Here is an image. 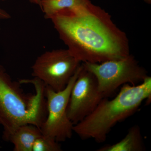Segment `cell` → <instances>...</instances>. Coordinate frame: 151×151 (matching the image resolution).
<instances>
[{
	"label": "cell",
	"instance_id": "30bf717a",
	"mask_svg": "<svg viewBox=\"0 0 151 151\" xmlns=\"http://www.w3.org/2000/svg\"><path fill=\"white\" fill-rule=\"evenodd\" d=\"M86 0H41L40 8L45 19H50L57 14L66 9L78 7Z\"/></svg>",
	"mask_w": 151,
	"mask_h": 151
},
{
	"label": "cell",
	"instance_id": "9c48e42d",
	"mask_svg": "<svg viewBox=\"0 0 151 151\" xmlns=\"http://www.w3.org/2000/svg\"><path fill=\"white\" fill-rule=\"evenodd\" d=\"M145 150L139 127L130 128L128 134L119 142L100 148L98 151H142Z\"/></svg>",
	"mask_w": 151,
	"mask_h": 151
},
{
	"label": "cell",
	"instance_id": "7c38bea8",
	"mask_svg": "<svg viewBox=\"0 0 151 151\" xmlns=\"http://www.w3.org/2000/svg\"><path fill=\"white\" fill-rule=\"evenodd\" d=\"M11 17V16L8 13L0 8V19H7Z\"/></svg>",
	"mask_w": 151,
	"mask_h": 151
},
{
	"label": "cell",
	"instance_id": "8992f818",
	"mask_svg": "<svg viewBox=\"0 0 151 151\" xmlns=\"http://www.w3.org/2000/svg\"><path fill=\"white\" fill-rule=\"evenodd\" d=\"M80 65L66 87L61 91L55 92L45 86L47 116L40 129L42 134L51 137L58 142H64L71 138L73 135L74 125L68 119L67 108L71 89L78 76Z\"/></svg>",
	"mask_w": 151,
	"mask_h": 151
},
{
	"label": "cell",
	"instance_id": "277c9868",
	"mask_svg": "<svg viewBox=\"0 0 151 151\" xmlns=\"http://www.w3.org/2000/svg\"><path fill=\"white\" fill-rule=\"evenodd\" d=\"M82 63L94 74L99 92L105 97L112 94L122 85L127 84L136 85L149 76L146 69L130 54L121 59L101 63Z\"/></svg>",
	"mask_w": 151,
	"mask_h": 151
},
{
	"label": "cell",
	"instance_id": "52a82bcc",
	"mask_svg": "<svg viewBox=\"0 0 151 151\" xmlns=\"http://www.w3.org/2000/svg\"><path fill=\"white\" fill-rule=\"evenodd\" d=\"M105 97L99 92L97 79L82 63L71 89L67 108L68 119L73 125L89 115Z\"/></svg>",
	"mask_w": 151,
	"mask_h": 151
},
{
	"label": "cell",
	"instance_id": "ba28073f",
	"mask_svg": "<svg viewBox=\"0 0 151 151\" xmlns=\"http://www.w3.org/2000/svg\"><path fill=\"white\" fill-rule=\"evenodd\" d=\"M42 134L38 127L32 124H24L17 128L7 141L14 145V151H32L35 142Z\"/></svg>",
	"mask_w": 151,
	"mask_h": 151
},
{
	"label": "cell",
	"instance_id": "8fae6325",
	"mask_svg": "<svg viewBox=\"0 0 151 151\" xmlns=\"http://www.w3.org/2000/svg\"><path fill=\"white\" fill-rule=\"evenodd\" d=\"M60 151L62 149L58 142L51 137L42 134L37 139L32 148V151Z\"/></svg>",
	"mask_w": 151,
	"mask_h": 151
},
{
	"label": "cell",
	"instance_id": "7a4b0ae2",
	"mask_svg": "<svg viewBox=\"0 0 151 151\" xmlns=\"http://www.w3.org/2000/svg\"><path fill=\"white\" fill-rule=\"evenodd\" d=\"M115 98H103L88 116L73 125V132L82 139L105 142L117 123L135 113L145 100L151 99V78L148 76L139 85L125 84Z\"/></svg>",
	"mask_w": 151,
	"mask_h": 151
},
{
	"label": "cell",
	"instance_id": "6da1fadb",
	"mask_svg": "<svg viewBox=\"0 0 151 151\" xmlns=\"http://www.w3.org/2000/svg\"><path fill=\"white\" fill-rule=\"evenodd\" d=\"M50 19L60 38L80 62L101 63L130 54L126 34L108 12L89 0L73 9L61 11Z\"/></svg>",
	"mask_w": 151,
	"mask_h": 151
},
{
	"label": "cell",
	"instance_id": "4fadbf2b",
	"mask_svg": "<svg viewBox=\"0 0 151 151\" xmlns=\"http://www.w3.org/2000/svg\"><path fill=\"white\" fill-rule=\"evenodd\" d=\"M30 2L39 6L40 7L41 0H28Z\"/></svg>",
	"mask_w": 151,
	"mask_h": 151
},
{
	"label": "cell",
	"instance_id": "9a60e30c",
	"mask_svg": "<svg viewBox=\"0 0 151 151\" xmlns=\"http://www.w3.org/2000/svg\"><path fill=\"white\" fill-rule=\"evenodd\" d=\"M2 1H4V0H2Z\"/></svg>",
	"mask_w": 151,
	"mask_h": 151
},
{
	"label": "cell",
	"instance_id": "5b68a950",
	"mask_svg": "<svg viewBox=\"0 0 151 151\" xmlns=\"http://www.w3.org/2000/svg\"><path fill=\"white\" fill-rule=\"evenodd\" d=\"M68 49L44 52L32 65V75L55 92L66 87L81 65Z\"/></svg>",
	"mask_w": 151,
	"mask_h": 151
},
{
	"label": "cell",
	"instance_id": "5bb4252c",
	"mask_svg": "<svg viewBox=\"0 0 151 151\" xmlns=\"http://www.w3.org/2000/svg\"><path fill=\"white\" fill-rule=\"evenodd\" d=\"M145 2L148 4H150L151 3V0H144Z\"/></svg>",
	"mask_w": 151,
	"mask_h": 151
},
{
	"label": "cell",
	"instance_id": "3957f363",
	"mask_svg": "<svg viewBox=\"0 0 151 151\" xmlns=\"http://www.w3.org/2000/svg\"><path fill=\"white\" fill-rule=\"evenodd\" d=\"M24 82L33 84L35 94H24L22 83L13 81L4 66L0 65V125L5 141L19 126L32 124L40 128L46 119L45 85L35 78L24 79Z\"/></svg>",
	"mask_w": 151,
	"mask_h": 151
}]
</instances>
